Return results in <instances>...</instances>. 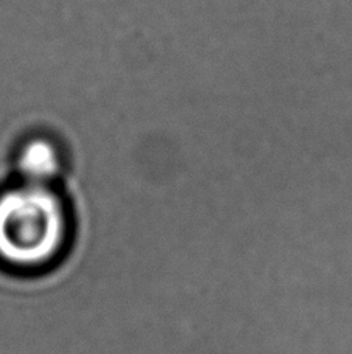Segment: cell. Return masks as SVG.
Listing matches in <instances>:
<instances>
[{
  "label": "cell",
  "instance_id": "obj_1",
  "mask_svg": "<svg viewBox=\"0 0 352 354\" xmlns=\"http://www.w3.org/2000/svg\"><path fill=\"white\" fill-rule=\"evenodd\" d=\"M68 238V218L59 196L30 182L0 194V261L35 270L59 258Z\"/></svg>",
  "mask_w": 352,
  "mask_h": 354
},
{
  "label": "cell",
  "instance_id": "obj_2",
  "mask_svg": "<svg viewBox=\"0 0 352 354\" xmlns=\"http://www.w3.org/2000/svg\"><path fill=\"white\" fill-rule=\"evenodd\" d=\"M19 168L30 182L43 183L58 171V153L52 143L33 140L25 145L19 156Z\"/></svg>",
  "mask_w": 352,
  "mask_h": 354
}]
</instances>
